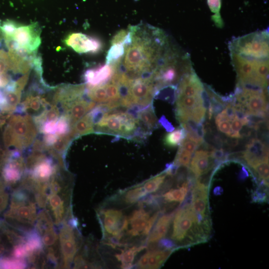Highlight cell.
I'll return each mask as SVG.
<instances>
[{
	"mask_svg": "<svg viewBox=\"0 0 269 269\" xmlns=\"http://www.w3.org/2000/svg\"><path fill=\"white\" fill-rule=\"evenodd\" d=\"M144 248L145 246L133 247L123 251L121 254L116 255V257L121 262L122 268L130 269L133 267L135 256Z\"/></svg>",
	"mask_w": 269,
	"mask_h": 269,
	"instance_id": "f546056e",
	"label": "cell"
},
{
	"mask_svg": "<svg viewBox=\"0 0 269 269\" xmlns=\"http://www.w3.org/2000/svg\"><path fill=\"white\" fill-rule=\"evenodd\" d=\"M244 126L242 120L239 119L236 116L232 120L231 124V133L230 136L232 138H239L241 137L240 131L243 126Z\"/></svg>",
	"mask_w": 269,
	"mask_h": 269,
	"instance_id": "ab89813d",
	"label": "cell"
},
{
	"mask_svg": "<svg viewBox=\"0 0 269 269\" xmlns=\"http://www.w3.org/2000/svg\"><path fill=\"white\" fill-rule=\"evenodd\" d=\"M118 63L105 64L86 70L83 75L86 86H96L109 82L118 68Z\"/></svg>",
	"mask_w": 269,
	"mask_h": 269,
	"instance_id": "ac0fdd59",
	"label": "cell"
},
{
	"mask_svg": "<svg viewBox=\"0 0 269 269\" xmlns=\"http://www.w3.org/2000/svg\"><path fill=\"white\" fill-rule=\"evenodd\" d=\"M166 175L164 171L145 182L142 185L147 194L156 192L163 182Z\"/></svg>",
	"mask_w": 269,
	"mask_h": 269,
	"instance_id": "e575fe53",
	"label": "cell"
},
{
	"mask_svg": "<svg viewBox=\"0 0 269 269\" xmlns=\"http://www.w3.org/2000/svg\"><path fill=\"white\" fill-rule=\"evenodd\" d=\"M3 141L6 148L13 146L14 142L13 133L11 127L7 124L3 133Z\"/></svg>",
	"mask_w": 269,
	"mask_h": 269,
	"instance_id": "60d3db41",
	"label": "cell"
},
{
	"mask_svg": "<svg viewBox=\"0 0 269 269\" xmlns=\"http://www.w3.org/2000/svg\"><path fill=\"white\" fill-rule=\"evenodd\" d=\"M136 118L138 123H141L149 131L155 129L158 126V121L152 104L138 111Z\"/></svg>",
	"mask_w": 269,
	"mask_h": 269,
	"instance_id": "4316f807",
	"label": "cell"
},
{
	"mask_svg": "<svg viewBox=\"0 0 269 269\" xmlns=\"http://www.w3.org/2000/svg\"><path fill=\"white\" fill-rule=\"evenodd\" d=\"M85 94L95 103L104 104L109 102L105 84L93 87L86 86Z\"/></svg>",
	"mask_w": 269,
	"mask_h": 269,
	"instance_id": "f1b7e54d",
	"label": "cell"
},
{
	"mask_svg": "<svg viewBox=\"0 0 269 269\" xmlns=\"http://www.w3.org/2000/svg\"><path fill=\"white\" fill-rule=\"evenodd\" d=\"M70 127L66 118L61 115L57 121L55 134L61 135L68 134Z\"/></svg>",
	"mask_w": 269,
	"mask_h": 269,
	"instance_id": "74e56055",
	"label": "cell"
},
{
	"mask_svg": "<svg viewBox=\"0 0 269 269\" xmlns=\"http://www.w3.org/2000/svg\"><path fill=\"white\" fill-rule=\"evenodd\" d=\"M3 39V33H2V30L1 29V28L0 27V44H1V41H2Z\"/></svg>",
	"mask_w": 269,
	"mask_h": 269,
	"instance_id": "816d5d0a",
	"label": "cell"
},
{
	"mask_svg": "<svg viewBox=\"0 0 269 269\" xmlns=\"http://www.w3.org/2000/svg\"><path fill=\"white\" fill-rule=\"evenodd\" d=\"M3 36L8 50L29 55L36 53L41 41L40 29L37 23L28 25L16 23L10 34Z\"/></svg>",
	"mask_w": 269,
	"mask_h": 269,
	"instance_id": "8992f818",
	"label": "cell"
},
{
	"mask_svg": "<svg viewBox=\"0 0 269 269\" xmlns=\"http://www.w3.org/2000/svg\"><path fill=\"white\" fill-rule=\"evenodd\" d=\"M209 152L199 150L195 152L190 164V170L197 178L210 171L213 166Z\"/></svg>",
	"mask_w": 269,
	"mask_h": 269,
	"instance_id": "603a6c76",
	"label": "cell"
},
{
	"mask_svg": "<svg viewBox=\"0 0 269 269\" xmlns=\"http://www.w3.org/2000/svg\"><path fill=\"white\" fill-rule=\"evenodd\" d=\"M243 157L251 167L259 161L269 160V151L267 146L260 139L254 138L246 145Z\"/></svg>",
	"mask_w": 269,
	"mask_h": 269,
	"instance_id": "ffe728a7",
	"label": "cell"
},
{
	"mask_svg": "<svg viewBox=\"0 0 269 269\" xmlns=\"http://www.w3.org/2000/svg\"><path fill=\"white\" fill-rule=\"evenodd\" d=\"M186 137V132L181 128L171 131L166 134L163 138L164 144L169 147H175L179 145Z\"/></svg>",
	"mask_w": 269,
	"mask_h": 269,
	"instance_id": "4dcf8cb0",
	"label": "cell"
},
{
	"mask_svg": "<svg viewBox=\"0 0 269 269\" xmlns=\"http://www.w3.org/2000/svg\"><path fill=\"white\" fill-rule=\"evenodd\" d=\"M263 182V184L269 186V160H264L257 162L251 166Z\"/></svg>",
	"mask_w": 269,
	"mask_h": 269,
	"instance_id": "836d02e7",
	"label": "cell"
},
{
	"mask_svg": "<svg viewBox=\"0 0 269 269\" xmlns=\"http://www.w3.org/2000/svg\"><path fill=\"white\" fill-rule=\"evenodd\" d=\"M147 194L142 185H139L127 191L124 196V200L127 204H134Z\"/></svg>",
	"mask_w": 269,
	"mask_h": 269,
	"instance_id": "d6a6232c",
	"label": "cell"
},
{
	"mask_svg": "<svg viewBox=\"0 0 269 269\" xmlns=\"http://www.w3.org/2000/svg\"><path fill=\"white\" fill-rule=\"evenodd\" d=\"M218 130L230 136L231 133L230 121L224 120L216 123Z\"/></svg>",
	"mask_w": 269,
	"mask_h": 269,
	"instance_id": "7bdbcfd3",
	"label": "cell"
},
{
	"mask_svg": "<svg viewBox=\"0 0 269 269\" xmlns=\"http://www.w3.org/2000/svg\"><path fill=\"white\" fill-rule=\"evenodd\" d=\"M43 93V90L38 87V85H33L22 102L20 103L15 111L19 114L28 112H39V114H40L52 104Z\"/></svg>",
	"mask_w": 269,
	"mask_h": 269,
	"instance_id": "2e32d148",
	"label": "cell"
},
{
	"mask_svg": "<svg viewBox=\"0 0 269 269\" xmlns=\"http://www.w3.org/2000/svg\"><path fill=\"white\" fill-rule=\"evenodd\" d=\"M131 40L125 46L118 70L131 79L150 76L170 46L161 29L148 24L129 26Z\"/></svg>",
	"mask_w": 269,
	"mask_h": 269,
	"instance_id": "6da1fadb",
	"label": "cell"
},
{
	"mask_svg": "<svg viewBox=\"0 0 269 269\" xmlns=\"http://www.w3.org/2000/svg\"><path fill=\"white\" fill-rule=\"evenodd\" d=\"M96 106V103L88 101L83 97L69 103L62 108L63 115L66 118L71 128Z\"/></svg>",
	"mask_w": 269,
	"mask_h": 269,
	"instance_id": "d6986e66",
	"label": "cell"
},
{
	"mask_svg": "<svg viewBox=\"0 0 269 269\" xmlns=\"http://www.w3.org/2000/svg\"><path fill=\"white\" fill-rule=\"evenodd\" d=\"M229 47L230 52L249 58H269V31H257L234 38L230 42Z\"/></svg>",
	"mask_w": 269,
	"mask_h": 269,
	"instance_id": "ba28073f",
	"label": "cell"
},
{
	"mask_svg": "<svg viewBox=\"0 0 269 269\" xmlns=\"http://www.w3.org/2000/svg\"><path fill=\"white\" fill-rule=\"evenodd\" d=\"M172 227L171 239L184 246L206 242L210 236L199 224L191 203H186L178 210Z\"/></svg>",
	"mask_w": 269,
	"mask_h": 269,
	"instance_id": "277c9868",
	"label": "cell"
},
{
	"mask_svg": "<svg viewBox=\"0 0 269 269\" xmlns=\"http://www.w3.org/2000/svg\"><path fill=\"white\" fill-rule=\"evenodd\" d=\"M62 167L58 166L49 180L46 205V209L57 226L72 217L71 183L63 173Z\"/></svg>",
	"mask_w": 269,
	"mask_h": 269,
	"instance_id": "7a4b0ae2",
	"label": "cell"
},
{
	"mask_svg": "<svg viewBox=\"0 0 269 269\" xmlns=\"http://www.w3.org/2000/svg\"><path fill=\"white\" fill-rule=\"evenodd\" d=\"M11 151L0 147V172L9 159L11 156Z\"/></svg>",
	"mask_w": 269,
	"mask_h": 269,
	"instance_id": "f6af8a7d",
	"label": "cell"
},
{
	"mask_svg": "<svg viewBox=\"0 0 269 269\" xmlns=\"http://www.w3.org/2000/svg\"><path fill=\"white\" fill-rule=\"evenodd\" d=\"M58 135L56 134H45L43 142L45 146L46 151L48 147L52 145L57 140Z\"/></svg>",
	"mask_w": 269,
	"mask_h": 269,
	"instance_id": "bcb514c9",
	"label": "cell"
},
{
	"mask_svg": "<svg viewBox=\"0 0 269 269\" xmlns=\"http://www.w3.org/2000/svg\"><path fill=\"white\" fill-rule=\"evenodd\" d=\"M192 154L189 151L179 147L173 163L178 167L180 166L188 167Z\"/></svg>",
	"mask_w": 269,
	"mask_h": 269,
	"instance_id": "8d00e7d4",
	"label": "cell"
},
{
	"mask_svg": "<svg viewBox=\"0 0 269 269\" xmlns=\"http://www.w3.org/2000/svg\"><path fill=\"white\" fill-rule=\"evenodd\" d=\"M8 124L13 133V146L21 151L32 145L38 130L31 116L27 114L11 115L8 119Z\"/></svg>",
	"mask_w": 269,
	"mask_h": 269,
	"instance_id": "8fae6325",
	"label": "cell"
},
{
	"mask_svg": "<svg viewBox=\"0 0 269 269\" xmlns=\"http://www.w3.org/2000/svg\"><path fill=\"white\" fill-rule=\"evenodd\" d=\"M86 92V85L62 84L55 89L52 104H60L61 108L73 101L83 97Z\"/></svg>",
	"mask_w": 269,
	"mask_h": 269,
	"instance_id": "e0dca14e",
	"label": "cell"
},
{
	"mask_svg": "<svg viewBox=\"0 0 269 269\" xmlns=\"http://www.w3.org/2000/svg\"><path fill=\"white\" fill-rule=\"evenodd\" d=\"M157 92L151 76L131 79L127 86L122 87L121 106L145 107L152 104Z\"/></svg>",
	"mask_w": 269,
	"mask_h": 269,
	"instance_id": "52a82bcc",
	"label": "cell"
},
{
	"mask_svg": "<svg viewBox=\"0 0 269 269\" xmlns=\"http://www.w3.org/2000/svg\"><path fill=\"white\" fill-rule=\"evenodd\" d=\"M107 53L106 63L116 64L120 62L125 53V45L122 43H113Z\"/></svg>",
	"mask_w": 269,
	"mask_h": 269,
	"instance_id": "1f68e13d",
	"label": "cell"
},
{
	"mask_svg": "<svg viewBox=\"0 0 269 269\" xmlns=\"http://www.w3.org/2000/svg\"><path fill=\"white\" fill-rule=\"evenodd\" d=\"M159 245L161 247L166 250H171L175 247V244L171 240L167 239H160Z\"/></svg>",
	"mask_w": 269,
	"mask_h": 269,
	"instance_id": "681fc988",
	"label": "cell"
},
{
	"mask_svg": "<svg viewBox=\"0 0 269 269\" xmlns=\"http://www.w3.org/2000/svg\"><path fill=\"white\" fill-rule=\"evenodd\" d=\"M174 213L161 216L157 221L147 239L148 243H154L161 239L166 234Z\"/></svg>",
	"mask_w": 269,
	"mask_h": 269,
	"instance_id": "484cf974",
	"label": "cell"
},
{
	"mask_svg": "<svg viewBox=\"0 0 269 269\" xmlns=\"http://www.w3.org/2000/svg\"><path fill=\"white\" fill-rule=\"evenodd\" d=\"M210 153L212 158L215 159L218 161L223 160L226 157L225 156V153L222 149H214Z\"/></svg>",
	"mask_w": 269,
	"mask_h": 269,
	"instance_id": "c3c4849f",
	"label": "cell"
},
{
	"mask_svg": "<svg viewBox=\"0 0 269 269\" xmlns=\"http://www.w3.org/2000/svg\"><path fill=\"white\" fill-rule=\"evenodd\" d=\"M8 71H10V60L8 52L0 49V75L7 74Z\"/></svg>",
	"mask_w": 269,
	"mask_h": 269,
	"instance_id": "f35d334b",
	"label": "cell"
},
{
	"mask_svg": "<svg viewBox=\"0 0 269 269\" xmlns=\"http://www.w3.org/2000/svg\"><path fill=\"white\" fill-rule=\"evenodd\" d=\"M99 212L100 215L102 216L104 231L115 239H120L128 226V219L124 216L123 212L115 209H108Z\"/></svg>",
	"mask_w": 269,
	"mask_h": 269,
	"instance_id": "9a60e30c",
	"label": "cell"
},
{
	"mask_svg": "<svg viewBox=\"0 0 269 269\" xmlns=\"http://www.w3.org/2000/svg\"><path fill=\"white\" fill-rule=\"evenodd\" d=\"M77 224V220L73 217L60 226L58 239L61 253L60 267L62 268L71 267L79 249V236L75 230Z\"/></svg>",
	"mask_w": 269,
	"mask_h": 269,
	"instance_id": "30bf717a",
	"label": "cell"
},
{
	"mask_svg": "<svg viewBox=\"0 0 269 269\" xmlns=\"http://www.w3.org/2000/svg\"><path fill=\"white\" fill-rule=\"evenodd\" d=\"M209 186L196 180L191 191V206L199 224L211 234L212 224L208 200Z\"/></svg>",
	"mask_w": 269,
	"mask_h": 269,
	"instance_id": "7c38bea8",
	"label": "cell"
},
{
	"mask_svg": "<svg viewBox=\"0 0 269 269\" xmlns=\"http://www.w3.org/2000/svg\"><path fill=\"white\" fill-rule=\"evenodd\" d=\"M149 216V213L143 209H139L133 212L128 219L127 228L130 227L127 229L128 233L132 236L143 235L150 218Z\"/></svg>",
	"mask_w": 269,
	"mask_h": 269,
	"instance_id": "cb8c5ba5",
	"label": "cell"
},
{
	"mask_svg": "<svg viewBox=\"0 0 269 269\" xmlns=\"http://www.w3.org/2000/svg\"><path fill=\"white\" fill-rule=\"evenodd\" d=\"M138 121L130 113L117 112L104 114L95 123L97 131L101 133L129 137L137 131Z\"/></svg>",
	"mask_w": 269,
	"mask_h": 269,
	"instance_id": "9c48e42d",
	"label": "cell"
},
{
	"mask_svg": "<svg viewBox=\"0 0 269 269\" xmlns=\"http://www.w3.org/2000/svg\"><path fill=\"white\" fill-rule=\"evenodd\" d=\"M6 185L1 177V175H0V191L5 189Z\"/></svg>",
	"mask_w": 269,
	"mask_h": 269,
	"instance_id": "f907efd6",
	"label": "cell"
},
{
	"mask_svg": "<svg viewBox=\"0 0 269 269\" xmlns=\"http://www.w3.org/2000/svg\"><path fill=\"white\" fill-rule=\"evenodd\" d=\"M172 250H155L147 252L139 259L137 267L139 269H158L165 262Z\"/></svg>",
	"mask_w": 269,
	"mask_h": 269,
	"instance_id": "7402d4cb",
	"label": "cell"
},
{
	"mask_svg": "<svg viewBox=\"0 0 269 269\" xmlns=\"http://www.w3.org/2000/svg\"><path fill=\"white\" fill-rule=\"evenodd\" d=\"M95 121L90 111L77 121L70 129L68 134L73 139L76 137L95 133Z\"/></svg>",
	"mask_w": 269,
	"mask_h": 269,
	"instance_id": "d4e9b609",
	"label": "cell"
},
{
	"mask_svg": "<svg viewBox=\"0 0 269 269\" xmlns=\"http://www.w3.org/2000/svg\"><path fill=\"white\" fill-rule=\"evenodd\" d=\"M189 184L187 181L177 188L171 189L162 195L163 199L168 202L182 203L187 194Z\"/></svg>",
	"mask_w": 269,
	"mask_h": 269,
	"instance_id": "83f0119b",
	"label": "cell"
},
{
	"mask_svg": "<svg viewBox=\"0 0 269 269\" xmlns=\"http://www.w3.org/2000/svg\"><path fill=\"white\" fill-rule=\"evenodd\" d=\"M198 145L194 141L185 137L180 144L179 147L193 153Z\"/></svg>",
	"mask_w": 269,
	"mask_h": 269,
	"instance_id": "ee69618b",
	"label": "cell"
},
{
	"mask_svg": "<svg viewBox=\"0 0 269 269\" xmlns=\"http://www.w3.org/2000/svg\"><path fill=\"white\" fill-rule=\"evenodd\" d=\"M231 63L238 78V85L267 88L268 85L269 58L256 59L230 52Z\"/></svg>",
	"mask_w": 269,
	"mask_h": 269,
	"instance_id": "5b68a950",
	"label": "cell"
},
{
	"mask_svg": "<svg viewBox=\"0 0 269 269\" xmlns=\"http://www.w3.org/2000/svg\"><path fill=\"white\" fill-rule=\"evenodd\" d=\"M208 5L211 12L214 13L211 19L218 27L223 26V21L221 18L220 11L221 6V0H207Z\"/></svg>",
	"mask_w": 269,
	"mask_h": 269,
	"instance_id": "d590c367",
	"label": "cell"
},
{
	"mask_svg": "<svg viewBox=\"0 0 269 269\" xmlns=\"http://www.w3.org/2000/svg\"><path fill=\"white\" fill-rule=\"evenodd\" d=\"M9 201V195L6 189L0 191V213L6 210Z\"/></svg>",
	"mask_w": 269,
	"mask_h": 269,
	"instance_id": "b9f144b4",
	"label": "cell"
},
{
	"mask_svg": "<svg viewBox=\"0 0 269 269\" xmlns=\"http://www.w3.org/2000/svg\"><path fill=\"white\" fill-rule=\"evenodd\" d=\"M36 204L31 192L17 187L12 192L9 208L4 213L5 221L24 233L32 231L38 214Z\"/></svg>",
	"mask_w": 269,
	"mask_h": 269,
	"instance_id": "3957f363",
	"label": "cell"
},
{
	"mask_svg": "<svg viewBox=\"0 0 269 269\" xmlns=\"http://www.w3.org/2000/svg\"><path fill=\"white\" fill-rule=\"evenodd\" d=\"M65 44L79 54H96L103 45L99 38L81 32H73L64 39Z\"/></svg>",
	"mask_w": 269,
	"mask_h": 269,
	"instance_id": "5bb4252c",
	"label": "cell"
},
{
	"mask_svg": "<svg viewBox=\"0 0 269 269\" xmlns=\"http://www.w3.org/2000/svg\"><path fill=\"white\" fill-rule=\"evenodd\" d=\"M58 164H54L52 158L46 156L31 170L25 172L36 182L48 183Z\"/></svg>",
	"mask_w": 269,
	"mask_h": 269,
	"instance_id": "44dd1931",
	"label": "cell"
},
{
	"mask_svg": "<svg viewBox=\"0 0 269 269\" xmlns=\"http://www.w3.org/2000/svg\"><path fill=\"white\" fill-rule=\"evenodd\" d=\"M264 190L257 189L252 193V199L255 202H264L267 201V195Z\"/></svg>",
	"mask_w": 269,
	"mask_h": 269,
	"instance_id": "7dc6e473",
	"label": "cell"
},
{
	"mask_svg": "<svg viewBox=\"0 0 269 269\" xmlns=\"http://www.w3.org/2000/svg\"><path fill=\"white\" fill-rule=\"evenodd\" d=\"M20 151H11V156L0 173L6 186L15 189L19 185L26 171L25 159Z\"/></svg>",
	"mask_w": 269,
	"mask_h": 269,
	"instance_id": "4fadbf2b",
	"label": "cell"
}]
</instances>
